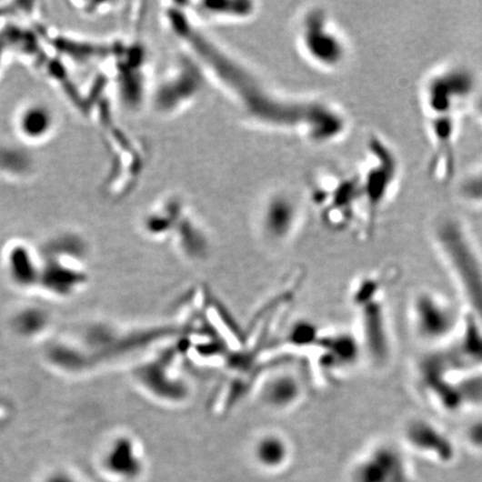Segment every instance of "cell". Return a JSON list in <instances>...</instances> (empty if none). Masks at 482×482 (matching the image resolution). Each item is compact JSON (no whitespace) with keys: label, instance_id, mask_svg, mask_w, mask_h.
I'll use <instances>...</instances> for the list:
<instances>
[{"label":"cell","instance_id":"cell-1","mask_svg":"<svg viewBox=\"0 0 482 482\" xmlns=\"http://www.w3.org/2000/svg\"><path fill=\"white\" fill-rule=\"evenodd\" d=\"M479 90L478 74L461 62L441 64L422 80L419 101L430 144L429 172L439 184L454 181L462 116Z\"/></svg>","mask_w":482,"mask_h":482},{"label":"cell","instance_id":"cell-2","mask_svg":"<svg viewBox=\"0 0 482 482\" xmlns=\"http://www.w3.org/2000/svg\"><path fill=\"white\" fill-rule=\"evenodd\" d=\"M366 144L356 174L362 190L367 223L372 226L396 195L402 165L395 147L386 137L373 135Z\"/></svg>","mask_w":482,"mask_h":482},{"label":"cell","instance_id":"cell-3","mask_svg":"<svg viewBox=\"0 0 482 482\" xmlns=\"http://www.w3.org/2000/svg\"><path fill=\"white\" fill-rule=\"evenodd\" d=\"M296 45L305 60L319 70L336 72L346 66L350 43L326 9L307 8L296 25Z\"/></svg>","mask_w":482,"mask_h":482},{"label":"cell","instance_id":"cell-4","mask_svg":"<svg viewBox=\"0 0 482 482\" xmlns=\"http://www.w3.org/2000/svg\"><path fill=\"white\" fill-rule=\"evenodd\" d=\"M201 73L188 62H180L159 87L157 109L175 113L189 105L201 92Z\"/></svg>","mask_w":482,"mask_h":482},{"label":"cell","instance_id":"cell-5","mask_svg":"<svg viewBox=\"0 0 482 482\" xmlns=\"http://www.w3.org/2000/svg\"><path fill=\"white\" fill-rule=\"evenodd\" d=\"M298 204L286 193H276L264 204L262 227L266 237L282 241L293 234L298 221Z\"/></svg>","mask_w":482,"mask_h":482},{"label":"cell","instance_id":"cell-6","mask_svg":"<svg viewBox=\"0 0 482 482\" xmlns=\"http://www.w3.org/2000/svg\"><path fill=\"white\" fill-rule=\"evenodd\" d=\"M103 467L107 474L117 479L133 480L144 470V460L132 437H119L106 450Z\"/></svg>","mask_w":482,"mask_h":482},{"label":"cell","instance_id":"cell-7","mask_svg":"<svg viewBox=\"0 0 482 482\" xmlns=\"http://www.w3.org/2000/svg\"><path fill=\"white\" fill-rule=\"evenodd\" d=\"M56 126L55 112L46 103L33 102L18 112L16 127L19 136L28 142H42L53 135Z\"/></svg>","mask_w":482,"mask_h":482},{"label":"cell","instance_id":"cell-8","mask_svg":"<svg viewBox=\"0 0 482 482\" xmlns=\"http://www.w3.org/2000/svg\"><path fill=\"white\" fill-rule=\"evenodd\" d=\"M416 304L417 332L430 339L445 336L454 322L451 309L431 296L419 297Z\"/></svg>","mask_w":482,"mask_h":482},{"label":"cell","instance_id":"cell-9","mask_svg":"<svg viewBox=\"0 0 482 482\" xmlns=\"http://www.w3.org/2000/svg\"><path fill=\"white\" fill-rule=\"evenodd\" d=\"M367 459H364L358 468H356V480L360 482H398L392 478V476L397 478L405 479V467L403 462L398 459V455L395 451L388 449L377 450L368 455Z\"/></svg>","mask_w":482,"mask_h":482},{"label":"cell","instance_id":"cell-10","mask_svg":"<svg viewBox=\"0 0 482 482\" xmlns=\"http://www.w3.org/2000/svg\"><path fill=\"white\" fill-rule=\"evenodd\" d=\"M260 395L266 406L275 410H285L299 400L302 387L292 374H277L266 381Z\"/></svg>","mask_w":482,"mask_h":482},{"label":"cell","instance_id":"cell-11","mask_svg":"<svg viewBox=\"0 0 482 482\" xmlns=\"http://www.w3.org/2000/svg\"><path fill=\"white\" fill-rule=\"evenodd\" d=\"M288 456L289 447L282 436L270 432V434L260 436L255 442V459L265 468H278L286 462Z\"/></svg>","mask_w":482,"mask_h":482},{"label":"cell","instance_id":"cell-12","mask_svg":"<svg viewBox=\"0 0 482 482\" xmlns=\"http://www.w3.org/2000/svg\"><path fill=\"white\" fill-rule=\"evenodd\" d=\"M198 12L210 21L224 19H243L253 16L255 8L252 3H204Z\"/></svg>","mask_w":482,"mask_h":482},{"label":"cell","instance_id":"cell-13","mask_svg":"<svg viewBox=\"0 0 482 482\" xmlns=\"http://www.w3.org/2000/svg\"><path fill=\"white\" fill-rule=\"evenodd\" d=\"M8 269L18 284H31L36 276L35 264L28 249L19 247L12 249L8 255Z\"/></svg>","mask_w":482,"mask_h":482},{"label":"cell","instance_id":"cell-14","mask_svg":"<svg viewBox=\"0 0 482 482\" xmlns=\"http://www.w3.org/2000/svg\"><path fill=\"white\" fill-rule=\"evenodd\" d=\"M461 201L472 206H482V165L462 176L458 186Z\"/></svg>","mask_w":482,"mask_h":482},{"label":"cell","instance_id":"cell-15","mask_svg":"<svg viewBox=\"0 0 482 482\" xmlns=\"http://www.w3.org/2000/svg\"><path fill=\"white\" fill-rule=\"evenodd\" d=\"M45 482H80L75 477H73L67 472L58 471L54 472L53 475L49 476Z\"/></svg>","mask_w":482,"mask_h":482}]
</instances>
